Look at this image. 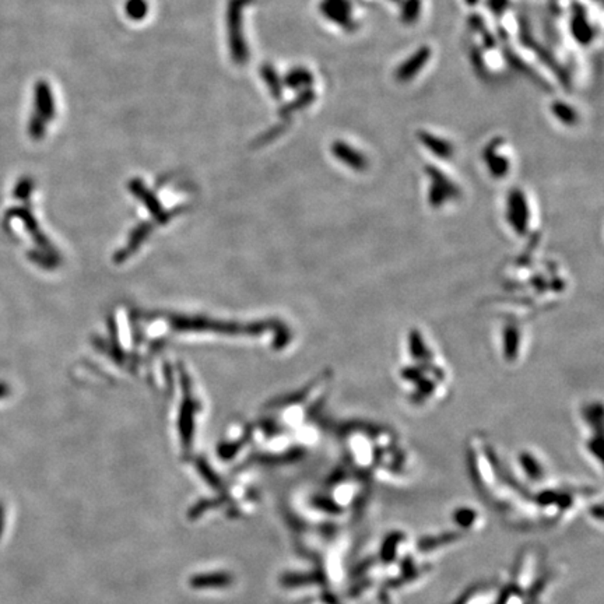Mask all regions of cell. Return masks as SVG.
I'll list each match as a JSON object with an SVG mask.
<instances>
[{
	"instance_id": "19",
	"label": "cell",
	"mask_w": 604,
	"mask_h": 604,
	"mask_svg": "<svg viewBox=\"0 0 604 604\" xmlns=\"http://www.w3.org/2000/svg\"><path fill=\"white\" fill-rule=\"evenodd\" d=\"M421 0H402V20L406 24L416 21L421 14Z\"/></svg>"
},
{
	"instance_id": "10",
	"label": "cell",
	"mask_w": 604,
	"mask_h": 604,
	"mask_svg": "<svg viewBox=\"0 0 604 604\" xmlns=\"http://www.w3.org/2000/svg\"><path fill=\"white\" fill-rule=\"evenodd\" d=\"M330 150H332L333 157L340 164H343L344 167H347L348 170H352L354 172H358V174L365 172L369 167V161H368L367 155L344 140L333 142Z\"/></svg>"
},
{
	"instance_id": "12",
	"label": "cell",
	"mask_w": 604,
	"mask_h": 604,
	"mask_svg": "<svg viewBox=\"0 0 604 604\" xmlns=\"http://www.w3.org/2000/svg\"><path fill=\"white\" fill-rule=\"evenodd\" d=\"M432 55V51L428 45H423L419 48L415 53H412L408 59H406L402 65L396 70V79L400 83H407L415 79L430 62Z\"/></svg>"
},
{
	"instance_id": "4",
	"label": "cell",
	"mask_w": 604,
	"mask_h": 604,
	"mask_svg": "<svg viewBox=\"0 0 604 604\" xmlns=\"http://www.w3.org/2000/svg\"><path fill=\"white\" fill-rule=\"evenodd\" d=\"M515 469L519 477H514L526 491H537L551 484V473L549 462L536 449H521L515 456Z\"/></svg>"
},
{
	"instance_id": "17",
	"label": "cell",
	"mask_w": 604,
	"mask_h": 604,
	"mask_svg": "<svg viewBox=\"0 0 604 604\" xmlns=\"http://www.w3.org/2000/svg\"><path fill=\"white\" fill-rule=\"evenodd\" d=\"M585 515L588 516V519L590 521V523L596 527H599L600 530L603 529V523H604V502L601 498V494H599L597 497H594L583 510Z\"/></svg>"
},
{
	"instance_id": "20",
	"label": "cell",
	"mask_w": 604,
	"mask_h": 604,
	"mask_svg": "<svg viewBox=\"0 0 604 604\" xmlns=\"http://www.w3.org/2000/svg\"><path fill=\"white\" fill-rule=\"evenodd\" d=\"M487 3L494 14L501 16L505 13L508 5H510V0H487Z\"/></svg>"
},
{
	"instance_id": "7",
	"label": "cell",
	"mask_w": 604,
	"mask_h": 604,
	"mask_svg": "<svg viewBox=\"0 0 604 604\" xmlns=\"http://www.w3.org/2000/svg\"><path fill=\"white\" fill-rule=\"evenodd\" d=\"M464 536L455 529L442 530L431 534H425L419 540H415V553L423 560H432L448 550L458 547Z\"/></svg>"
},
{
	"instance_id": "6",
	"label": "cell",
	"mask_w": 604,
	"mask_h": 604,
	"mask_svg": "<svg viewBox=\"0 0 604 604\" xmlns=\"http://www.w3.org/2000/svg\"><path fill=\"white\" fill-rule=\"evenodd\" d=\"M415 554V540L404 530L389 531L379 544L375 560L382 568H389L402 564L410 555Z\"/></svg>"
},
{
	"instance_id": "9",
	"label": "cell",
	"mask_w": 604,
	"mask_h": 604,
	"mask_svg": "<svg viewBox=\"0 0 604 604\" xmlns=\"http://www.w3.org/2000/svg\"><path fill=\"white\" fill-rule=\"evenodd\" d=\"M451 523L455 530L464 537L469 534L480 533L487 526V518L484 512L471 503H459L451 511Z\"/></svg>"
},
{
	"instance_id": "5",
	"label": "cell",
	"mask_w": 604,
	"mask_h": 604,
	"mask_svg": "<svg viewBox=\"0 0 604 604\" xmlns=\"http://www.w3.org/2000/svg\"><path fill=\"white\" fill-rule=\"evenodd\" d=\"M425 174L430 178L425 200L431 210L442 211L458 203L462 198L460 186L438 167L427 166Z\"/></svg>"
},
{
	"instance_id": "11",
	"label": "cell",
	"mask_w": 604,
	"mask_h": 604,
	"mask_svg": "<svg viewBox=\"0 0 604 604\" xmlns=\"http://www.w3.org/2000/svg\"><path fill=\"white\" fill-rule=\"evenodd\" d=\"M505 142L499 137L491 140L483 151V160L488 174L494 179H502L511 172V160L505 154L499 153L501 146Z\"/></svg>"
},
{
	"instance_id": "8",
	"label": "cell",
	"mask_w": 604,
	"mask_h": 604,
	"mask_svg": "<svg viewBox=\"0 0 604 604\" xmlns=\"http://www.w3.org/2000/svg\"><path fill=\"white\" fill-rule=\"evenodd\" d=\"M525 347H526L525 328L515 321L502 324L499 330V350L502 360L510 365L516 364L523 356Z\"/></svg>"
},
{
	"instance_id": "16",
	"label": "cell",
	"mask_w": 604,
	"mask_h": 604,
	"mask_svg": "<svg viewBox=\"0 0 604 604\" xmlns=\"http://www.w3.org/2000/svg\"><path fill=\"white\" fill-rule=\"evenodd\" d=\"M324 14L339 25L348 27L352 20V5L348 0H325L322 5Z\"/></svg>"
},
{
	"instance_id": "21",
	"label": "cell",
	"mask_w": 604,
	"mask_h": 604,
	"mask_svg": "<svg viewBox=\"0 0 604 604\" xmlns=\"http://www.w3.org/2000/svg\"><path fill=\"white\" fill-rule=\"evenodd\" d=\"M477 2H479V0H466V3L470 6H474Z\"/></svg>"
},
{
	"instance_id": "13",
	"label": "cell",
	"mask_w": 604,
	"mask_h": 604,
	"mask_svg": "<svg viewBox=\"0 0 604 604\" xmlns=\"http://www.w3.org/2000/svg\"><path fill=\"white\" fill-rule=\"evenodd\" d=\"M501 588V583H479L462 593L452 604H494Z\"/></svg>"
},
{
	"instance_id": "18",
	"label": "cell",
	"mask_w": 604,
	"mask_h": 604,
	"mask_svg": "<svg viewBox=\"0 0 604 604\" xmlns=\"http://www.w3.org/2000/svg\"><path fill=\"white\" fill-rule=\"evenodd\" d=\"M551 111H553V115L560 122H562L564 124H568V126L575 124L578 122V119H579V116H578V114H577V111L574 108H572L568 104H565V103H561V101L553 104Z\"/></svg>"
},
{
	"instance_id": "15",
	"label": "cell",
	"mask_w": 604,
	"mask_h": 604,
	"mask_svg": "<svg viewBox=\"0 0 604 604\" xmlns=\"http://www.w3.org/2000/svg\"><path fill=\"white\" fill-rule=\"evenodd\" d=\"M419 140L432 155H435L442 161H449L455 155V147L447 139H442L430 132L421 131L419 132Z\"/></svg>"
},
{
	"instance_id": "3",
	"label": "cell",
	"mask_w": 604,
	"mask_h": 604,
	"mask_svg": "<svg viewBox=\"0 0 604 604\" xmlns=\"http://www.w3.org/2000/svg\"><path fill=\"white\" fill-rule=\"evenodd\" d=\"M502 221L514 238L526 241L537 233V213L522 187H512L506 195Z\"/></svg>"
},
{
	"instance_id": "1",
	"label": "cell",
	"mask_w": 604,
	"mask_h": 604,
	"mask_svg": "<svg viewBox=\"0 0 604 604\" xmlns=\"http://www.w3.org/2000/svg\"><path fill=\"white\" fill-rule=\"evenodd\" d=\"M397 371L399 384L412 407L424 408L441 400L449 388V368L439 354L428 358H407Z\"/></svg>"
},
{
	"instance_id": "2",
	"label": "cell",
	"mask_w": 604,
	"mask_h": 604,
	"mask_svg": "<svg viewBox=\"0 0 604 604\" xmlns=\"http://www.w3.org/2000/svg\"><path fill=\"white\" fill-rule=\"evenodd\" d=\"M358 474L348 470L334 473L326 484L328 491L322 493L334 510L347 519L360 511L368 495V486L363 474Z\"/></svg>"
},
{
	"instance_id": "14",
	"label": "cell",
	"mask_w": 604,
	"mask_h": 604,
	"mask_svg": "<svg viewBox=\"0 0 604 604\" xmlns=\"http://www.w3.org/2000/svg\"><path fill=\"white\" fill-rule=\"evenodd\" d=\"M570 33L579 44H589L594 36L593 25L590 24L586 10L581 5H575L572 9L570 17Z\"/></svg>"
}]
</instances>
